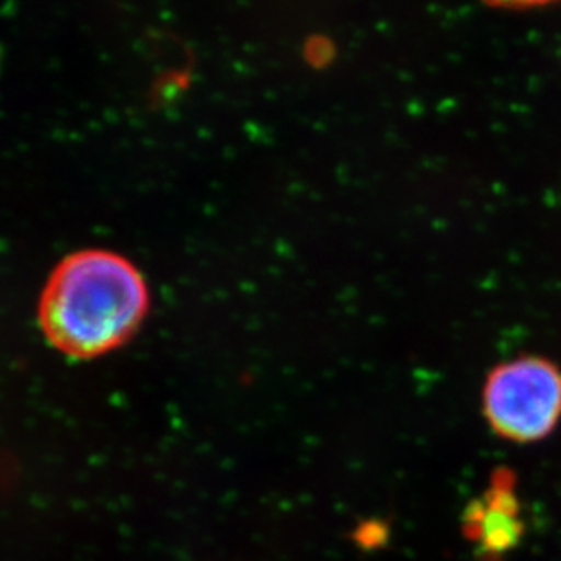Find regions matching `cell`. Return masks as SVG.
Instances as JSON below:
<instances>
[{
  "mask_svg": "<svg viewBox=\"0 0 561 561\" xmlns=\"http://www.w3.org/2000/svg\"><path fill=\"white\" fill-rule=\"evenodd\" d=\"M148 309V286L133 262L113 251L84 250L49 275L38 322L55 350L85 360L126 344Z\"/></svg>",
  "mask_w": 561,
  "mask_h": 561,
  "instance_id": "cell-1",
  "label": "cell"
},
{
  "mask_svg": "<svg viewBox=\"0 0 561 561\" xmlns=\"http://www.w3.org/2000/svg\"><path fill=\"white\" fill-rule=\"evenodd\" d=\"M483 414L496 435L516 444L547 438L561 420V371L540 356L494 367L483 386Z\"/></svg>",
  "mask_w": 561,
  "mask_h": 561,
  "instance_id": "cell-2",
  "label": "cell"
}]
</instances>
